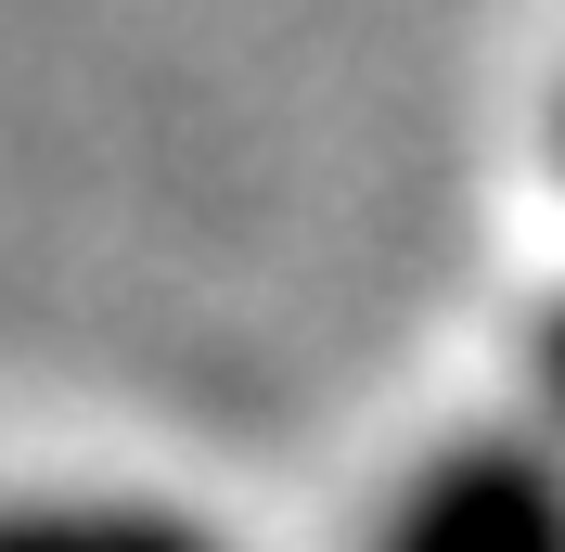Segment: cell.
<instances>
[{
    "mask_svg": "<svg viewBox=\"0 0 565 552\" xmlns=\"http://www.w3.org/2000/svg\"><path fill=\"white\" fill-rule=\"evenodd\" d=\"M373 552H565V437L489 424V437L424 449Z\"/></svg>",
    "mask_w": 565,
    "mask_h": 552,
    "instance_id": "obj_1",
    "label": "cell"
},
{
    "mask_svg": "<svg viewBox=\"0 0 565 552\" xmlns=\"http://www.w3.org/2000/svg\"><path fill=\"white\" fill-rule=\"evenodd\" d=\"M0 552H218L168 501H0Z\"/></svg>",
    "mask_w": 565,
    "mask_h": 552,
    "instance_id": "obj_2",
    "label": "cell"
},
{
    "mask_svg": "<svg viewBox=\"0 0 565 552\" xmlns=\"http://www.w3.org/2000/svg\"><path fill=\"white\" fill-rule=\"evenodd\" d=\"M527 385H540V437H565V296L540 309V335H527Z\"/></svg>",
    "mask_w": 565,
    "mask_h": 552,
    "instance_id": "obj_3",
    "label": "cell"
}]
</instances>
